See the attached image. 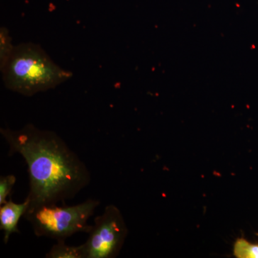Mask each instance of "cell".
Segmentation results:
<instances>
[{
    "mask_svg": "<svg viewBox=\"0 0 258 258\" xmlns=\"http://www.w3.org/2000/svg\"><path fill=\"white\" fill-rule=\"evenodd\" d=\"M99 205L100 202L94 199L74 206L43 205L28 209L23 217L30 222L37 237L66 240L79 232H91L93 225H88L87 222Z\"/></svg>",
    "mask_w": 258,
    "mask_h": 258,
    "instance_id": "cell-3",
    "label": "cell"
},
{
    "mask_svg": "<svg viewBox=\"0 0 258 258\" xmlns=\"http://www.w3.org/2000/svg\"><path fill=\"white\" fill-rule=\"evenodd\" d=\"M15 47L10 30L6 27L2 26L0 28V71L4 69Z\"/></svg>",
    "mask_w": 258,
    "mask_h": 258,
    "instance_id": "cell-7",
    "label": "cell"
},
{
    "mask_svg": "<svg viewBox=\"0 0 258 258\" xmlns=\"http://www.w3.org/2000/svg\"><path fill=\"white\" fill-rule=\"evenodd\" d=\"M234 254L239 258H258V244L238 239L234 246Z\"/></svg>",
    "mask_w": 258,
    "mask_h": 258,
    "instance_id": "cell-8",
    "label": "cell"
},
{
    "mask_svg": "<svg viewBox=\"0 0 258 258\" xmlns=\"http://www.w3.org/2000/svg\"><path fill=\"white\" fill-rule=\"evenodd\" d=\"M47 258H83L81 245L71 246L64 240H57L46 254Z\"/></svg>",
    "mask_w": 258,
    "mask_h": 258,
    "instance_id": "cell-6",
    "label": "cell"
},
{
    "mask_svg": "<svg viewBox=\"0 0 258 258\" xmlns=\"http://www.w3.org/2000/svg\"><path fill=\"white\" fill-rule=\"evenodd\" d=\"M128 229L119 209L113 205L95 218L92 230L81 244L83 258H114L124 244Z\"/></svg>",
    "mask_w": 258,
    "mask_h": 258,
    "instance_id": "cell-4",
    "label": "cell"
},
{
    "mask_svg": "<svg viewBox=\"0 0 258 258\" xmlns=\"http://www.w3.org/2000/svg\"><path fill=\"white\" fill-rule=\"evenodd\" d=\"M16 181V177L13 174L0 177V206L8 202L7 198L11 193Z\"/></svg>",
    "mask_w": 258,
    "mask_h": 258,
    "instance_id": "cell-9",
    "label": "cell"
},
{
    "mask_svg": "<svg viewBox=\"0 0 258 258\" xmlns=\"http://www.w3.org/2000/svg\"><path fill=\"white\" fill-rule=\"evenodd\" d=\"M1 72L5 88L25 96L53 89L73 77L71 71L62 69L40 45L31 42L15 45Z\"/></svg>",
    "mask_w": 258,
    "mask_h": 258,
    "instance_id": "cell-2",
    "label": "cell"
},
{
    "mask_svg": "<svg viewBox=\"0 0 258 258\" xmlns=\"http://www.w3.org/2000/svg\"><path fill=\"white\" fill-rule=\"evenodd\" d=\"M0 133L8 155L20 154L28 165L29 209L64 205L91 182L87 166L55 132L28 123L18 130L1 128Z\"/></svg>",
    "mask_w": 258,
    "mask_h": 258,
    "instance_id": "cell-1",
    "label": "cell"
},
{
    "mask_svg": "<svg viewBox=\"0 0 258 258\" xmlns=\"http://www.w3.org/2000/svg\"><path fill=\"white\" fill-rule=\"evenodd\" d=\"M30 200L25 198L23 203H16L10 200L0 208V229L4 232L5 244L9 242L10 236L20 233L18 223L30 208Z\"/></svg>",
    "mask_w": 258,
    "mask_h": 258,
    "instance_id": "cell-5",
    "label": "cell"
}]
</instances>
